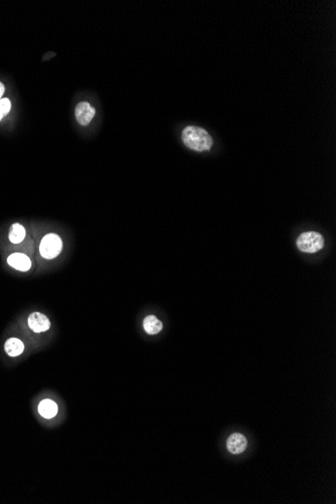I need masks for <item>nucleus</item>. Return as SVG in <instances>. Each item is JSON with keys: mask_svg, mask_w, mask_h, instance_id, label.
I'll list each match as a JSON object with an SVG mask.
<instances>
[{"mask_svg": "<svg viewBox=\"0 0 336 504\" xmlns=\"http://www.w3.org/2000/svg\"><path fill=\"white\" fill-rule=\"evenodd\" d=\"M143 328L146 333H148L150 335H155L162 330L163 324L156 316L149 315L145 317V319L143 320Z\"/></svg>", "mask_w": 336, "mask_h": 504, "instance_id": "nucleus-9", "label": "nucleus"}, {"mask_svg": "<svg viewBox=\"0 0 336 504\" xmlns=\"http://www.w3.org/2000/svg\"><path fill=\"white\" fill-rule=\"evenodd\" d=\"M61 250L62 240L56 234H48L40 240L39 253L41 257L47 260H53L56 258L60 254Z\"/></svg>", "mask_w": 336, "mask_h": 504, "instance_id": "nucleus-3", "label": "nucleus"}, {"mask_svg": "<svg viewBox=\"0 0 336 504\" xmlns=\"http://www.w3.org/2000/svg\"><path fill=\"white\" fill-rule=\"evenodd\" d=\"M297 248L307 254H314L324 247V237L317 232H305L301 234L296 240Z\"/></svg>", "mask_w": 336, "mask_h": 504, "instance_id": "nucleus-2", "label": "nucleus"}, {"mask_svg": "<svg viewBox=\"0 0 336 504\" xmlns=\"http://www.w3.org/2000/svg\"><path fill=\"white\" fill-rule=\"evenodd\" d=\"M181 139L186 147L197 152L207 151L214 145L213 137L205 129L198 126L185 127L182 131Z\"/></svg>", "mask_w": 336, "mask_h": 504, "instance_id": "nucleus-1", "label": "nucleus"}, {"mask_svg": "<svg viewBox=\"0 0 336 504\" xmlns=\"http://www.w3.org/2000/svg\"><path fill=\"white\" fill-rule=\"evenodd\" d=\"M28 323L30 329L36 333L45 332L50 329L51 321L50 319L43 313L33 312L28 316Z\"/></svg>", "mask_w": 336, "mask_h": 504, "instance_id": "nucleus-5", "label": "nucleus"}, {"mask_svg": "<svg viewBox=\"0 0 336 504\" xmlns=\"http://www.w3.org/2000/svg\"><path fill=\"white\" fill-rule=\"evenodd\" d=\"M11 103L7 98L0 99V120H2L10 111Z\"/></svg>", "mask_w": 336, "mask_h": 504, "instance_id": "nucleus-12", "label": "nucleus"}, {"mask_svg": "<svg viewBox=\"0 0 336 504\" xmlns=\"http://www.w3.org/2000/svg\"><path fill=\"white\" fill-rule=\"evenodd\" d=\"M4 349H5V353L9 356L16 357L24 353L25 344L20 339L12 337V338H9L6 340V342L4 344Z\"/></svg>", "mask_w": 336, "mask_h": 504, "instance_id": "nucleus-8", "label": "nucleus"}, {"mask_svg": "<svg viewBox=\"0 0 336 504\" xmlns=\"http://www.w3.org/2000/svg\"><path fill=\"white\" fill-rule=\"evenodd\" d=\"M76 119L79 124L87 126L96 115L95 108L88 102H81L76 107Z\"/></svg>", "mask_w": 336, "mask_h": 504, "instance_id": "nucleus-4", "label": "nucleus"}, {"mask_svg": "<svg viewBox=\"0 0 336 504\" xmlns=\"http://www.w3.org/2000/svg\"><path fill=\"white\" fill-rule=\"evenodd\" d=\"M247 446H248L247 438L243 434H240V433H234L230 435L228 437L227 442H226L227 450L234 455H239V454H242L243 452H245V450L247 449Z\"/></svg>", "mask_w": 336, "mask_h": 504, "instance_id": "nucleus-7", "label": "nucleus"}, {"mask_svg": "<svg viewBox=\"0 0 336 504\" xmlns=\"http://www.w3.org/2000/svg\"><path fill=\"white\" fill-rule=\"evenodd\" d=\"M26 236H27V231H26L25 227H23L20 224L15 223L10 227L8 238L12 244H15V245L20 244L26 238Z\"/></svg>", "mask_w": 336, "mask_h": 504, "instance_id": "nucleus-11", "label": "nucleus"}, {"mask_svg": "<svg viewBox=\"0 0 336 504\" xmlns=\"http://www.w3.org/2000/svg\"><path fill=\"white\" fill-rule=\"evenodd\" d=\"M57 411L58 408L56 404L49 399L41 401L38 406V413L40 414L41 417H44L45 419H52L56 417Z\"/></svg>", "mask_w": 336, "mask_h": 504, "instance_id": "nucleus-10", "label": "nucleus"}, {"mask_svg": "<svg viewBox=\"0 0 336 504\" xmlns=\"http://www.w3.org/2000/svg\"><path fill=\"white\" fill-rule=\"evenodd\" d=\"M4 91H5V87L1 82H0V99H2Z\"/></svg>", "mask_w": 336, "mask_h": 504, "instance_id": "nucleus-13", "label": "nucleus"}, {"mask_svg": "<svg viewBox=\"0 0 336 504\" xmlns=\"http://www.w3.org/2000/svg\"><path fill=\"white\" fill-rule=\"evenodd\" d=\"M7 264L20 272H28L31 268V261L23 253H13L7 257Z\"/></svg>", "mask_w": 336, "mask_h": 504, "instance_id": "nucleus-6", "label": "nucleus"}]
</instances>
